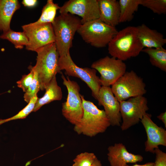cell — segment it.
<instances>
[{
  "mask_svg": "<svg viewBox=\"0 0 166 166\" xmlns=\"http://www.w3.org/2000/svg\"></svg>",
  "mask_w": 166,
  "mask_h": 166,
  "instance_id": "34",
  "label": "cell"
},
{
  "mask_svg": "<svg viewBox=\"0 0 166 166\" xmlns=\"http://www.w3.org/2000/svg\"><path fill=\"white\" fill-rule=\"evenodd\" d=\"M154 153L156 158L153 166H166V153L158 148L155 149Z\"/></svg>",
  "mask_w": 166,
  "mask_h": 166,
  "instance_id": "29",
  "label": "cell"
},
{
  "mask_svg": "<svg viewBox=\"0 0 166 166\" xmlns=\"http://www.w3.org/2000/svg\"><path fill=\"white\" fill-rule=\"evenodd\" d=\"M149 57L151 64L162 71H166V49L163 47L157 48H146L142 51Z\"/></svg>",
  "mask_w": 166,
  "mask_h": 166,
  "instance_id": "21",
  "label": "cell"
},
{
  "mask_svg": "<svg viewBox=\"0 0 166 166\" xmlns=\"http://www.w3.org/2000/svg\"><path fill=\"white\" fill-rule=\"evenodd\" d=\"M151 114L146 113L140 120L145 129L147 140L145 142V151L154 154L159 145L166 146V130L158 126L151 119Z\"/></svg>",
  "mask_w": 166,
  "mask_h": 166,
  "instance_id": "13",
  "label": "cell"
},
{
  "mask_svg": "<svg viewBox=\"0 0 166 166\" xmlns=\"http://www.w3.org/2000/svg\"><path fill=\"white\" fill-rule=\"evenodd\" d=\"M98 102L99 105L104 107L111 125L120 126L122 121L120 102L114 96L110 86H101Z\"/></svg>",
  "mask_w": 166,
  "mask_h": 166,
  "instance_id": "14",
  "label": "cell"
},
{
  "mask_svg": "<svg viewBox=\"0 0 166 166\" xmlns=\"http://www.w3.org/2000/svg\"><path fill=\"white\" fill-rule=\"evenodd\" d=\"M119 23L131 21L140 5V0H119Z\"/></svg>",
  "mask_w": 166,
  "mask_h": 166,
  "instance_id": "20",
  "label": "cell"
},
{
  "mask_svg": "<svg viewBox=\"0 0 166 166\" xmlns=\"http://www.w3.org/2000/svg\"><path fill=\"white\" fill-rule=\"evenodd\" d=\"M0 38L8 40L18 49H22L28 43V38L23 32H16L11 29L3 33L0 36Z\"/></svg>",
  "mask_w": 166,
  "mask_h": 166,
  "instance_id": "23",
  "label": "cell"
},
{
  "mask_svg": "<svg viewBox=\"0 0 166 166\" xmlns=\"http://www.w3.org/2000/svg\"><path fill=\"white\" fill-rule=\"evenodd\" d=\"M36 65L40 90H45L53 77L61 73L58 66L59 56L55 42L37 49Z\"/></svg>",
  "mask_w": 166,
  "mask_h": 166,
  "instance_id": "4",
  "label": "cell"
},
{
  "mask_svg": "<svg viewBox=\"0 0 166 166\" xmlns=\"http://www.w3.org/2000/svg\"><path fill=\"white\" fill-rule=\"evenodd\" d=\"M81 24L79 18L70 14H61L55 18L52 25L59 57L69 53L74 35Z\"/></svg>",
  "mask_w": 166,
  "mask_h": 166,
  "instance_id": "3",
  "label": "cell"
},
{
  "mask_svg": "<svg viewBox=\"0 0 166 166\" xmlns=\"http://www.w3.org/2000/svg\"><path fill=\"white\" fill-rule=\"evenodd\" d=\"M157 118L162 121L164 124L165 128H166V112L161 113L157 116Z\"/></svg>",
  "mask_w": 166,
  "mask_h": 166,
  "instance_id": "31",
  "label": "cell"
},
{
  "mask_svg": "<svg viewBox=\"0 0 166 166\" xmlns=\"http://www.w3.org/2000/svg\"><path fill=\"white\" fill-rule=\"evenodd\" d=\"M91 166H102V164L101 161L97 158Z\"/></svg>",
  "mask_w": 166,
  "mask_h": 166,
  "instance_id": "33",
  "label": "cell"
},
{
  "mask_svg": "<svg viewBox=\"0 0 166 166\" xmlns=\"http://www.w3.org/2000/svg\"><path fill=\"white\" fill-rule=\"evenodd\" d=\"M22 28L28 40V44L26 46L28 50L35 51L41 47L55 42V34L51 23H32L24 25Z\"/></svg>",
  "mask_w": 166,
  "mask_h": 166,
  "instance_id": "11",
  "label": "cell"
},
{
  "mask_svg": "<svg viewBox=\"0 0 166 166\" xmlns=\"http://www.w3.org/2000/svg\"><path fill=\"white\" fill-rule=\"evenodd\" d=\"M99 19L105 23L116 27L119 23L120 7L116 0H97Z\"/></svg>",
  "mask_w": 166,
  "mask_h": 166,
  "instance_id": "16",
  "label": "cell"
},
{
  "mask_svg": "<svg viewBox=\"0 0 166 166\" xmlns=\"http://www.w3.org/2000/svg\"><path fill=\"white\" fill-rule=\"evenodd\" d=\"M60 7L58 4L54 3L53 0H47L43 8L40 18L34 23L35 24L47 23L52 24L56 18L57 11L60 9Z\"/></svg>",
  "mask_w": 166,
  "mask_h": 166,
  "instance_id": "22",
  "label": "cell"
},
{
  "mask_svg": "<svg viewBox=\"0 0 166 166\" xmlns=\"http://www.w3.org/2000/svg\"><path fill=\"white\" fill-rule=\"evenodd\" d=\"M45 90V92L43 96L38 98L33 112L37 111L43 105L53 101L61 99L62 90L57 84L56 75L53 77Z\"/></svg>",
  "mask_w": 166,
  "mask_h": 166,
  "instance_id": "19",
  "label": "cell"
},
{
  "mask_svg": "<svg viewBox=\"0 0 166 166\" xmlns=\"http://www.w3.org/2000/svg\"><path fill=\"white\" fill-rule=\"evenodd\" d=\"M30 73L28 74L23 75L21 79L17 82V86L25 92L31 84L34 77V72L31 66L29 67Z\"/></svg>",
  "mask_w": 166,
  "mask_h": 166,
  "instance_id": "28",
  "label": "cell"
},
{
  "mask_svg": "<svg viewBox=\"0 0 166 166\" xmlns=\"http://www.w3.org/2000/svg\"><path fill=\"white\" fill-rule=\"evenodd\" d=\"M83 114L80 121L74 125L73 130L78 134L92 137L105 132L111 125L104 110L99 109L92 102L85 100L80 94Z\"/></svg>",
  "mask_w": 166,
  "mask_h": 166,
  "instance_id": "2",
  "label": "cell"
},
{
  "mask_svg": "<svg viewBox=\"0 0 166 166\" xmlns=\"http://www.w3.org/2000/svg\"><path fill=\"white\" fill-rule=\"evenodd\" d=\"M154 164V162H149L145 164L140 165L138 164H135L133 165H128V164H127L125 166H153Z\"/></svg>",
  "mask_w": 166,
  "mask_h": 166,
  "instance_id": "32",
  "label": "cell"
},
{
  "mask_svg": "<svg viewBox=\"0 0 166 166\" xmlns=\"http://www.w3.org/2000/svg\"><path fill=\"white\" fill-rule=\"evenodd\" d=\"M63 84L66 87L68 94L66 101L62 104V113L64 117L70 123L75 125L81 120L83 114L80 87L76 81L65 77L62 74Z\"/></svg>",
  "mask_w": 166,
  "mask_h": 166,
  "instance_id": "8",
  "label": "cell"
},
{
  "mask_svg": "<svg viewBox=\"0 0 166 166\" xmlns=\"http://www.w3.org/2000/svg\"><path fill=\"white\" fill-rule=\"evenodd\" d=\"M31 66L34 72V77L31 84L25 92L24 96V101L28 103L33 97L37 94L40 90L37 73L34 66Z\"/></svg>",
  "mask_w": 166,
  "mask_h": 166,
  "instance_id": "26",
  "label": "cell"
},
{
  "mask_svg": "<svg viewBox=\"0 0 166 166\" xmlns=\"http://www.w3.org/2000/svg\"><path fill=\"white\" fill-rule=\"evenodd\" d=\"M143 78L132 70L126 72L113 85L112 91L120 102L129 98L143 96L146 93Z\"/></svg>",
  "mask_w": 166,
  "mask_h": 166,
  "instance_id": "7",
  "label": "cell"
},
{
  "mask_svg": "<svg viewBox=\"0 0 166 166\" xmlns=\"http://www.w3.org/2000/svg\"><path fill=\"white\" fill-rule=\"evenodd\" d=\"M36 0H23L22 3L26 7H32L34 6L36 4Z\"/></svg>",
  "mask_w": 166,
  "mask_h": 166,
  "instance_id": "30",
  "label": "cell"
},
{
  "mask_svg": "<svg viewBox=\"0 0 166 166\" xmlns=\"http://www.w3.org/2000/svg\"><path fill=\"white\" fill-rule=\"evenodd\" d=\"M59 10L60 14L69 13L81 17L82 24L100 18L97 0H69Z\"/></svg>",
  "mask_w": 166,
  "mask_h": 166,
  "instance_id": "12",
  "label": "cell"
},
{
  "mask_svg": "<svg viewBox=\"0 0 166 166\" xmlns=\"http://www.w3.org/2000/svg\"><path fill=\"white\" fill-rule=\"evenodd\" d=\"M20 5L17 0H0V31L4 33L10 30V23L15 12Z\"/></svg>",
  "mask_w": 166,
  "mask_h": 166,
  "instance_id": "18",
  "label": "cell"
},
{
  "mask_svg": "<svg viewBox=\"0 0 166 166\" xmlns=\"http://www.w3.org/2000/svg\"><path fill=\"white\" fill-rule=\"evenodd\" d=\"M108 150V159L110 166H125L128 163H136L143 160L141 155L129 152L121 143L109 146Z\"/></svg>",
  "mask_w": 166,
  "mask_h": 166,
  "instance_id": "15",
  "label": "cell"
},
{
  "mask_svg": "<svg viewBox=\"0 0 166 166\" xmlns=\"http://www.w3.org/2000/svg\"><path fill=\"white\" fill-rule=\"evenodd\" d=\"M58 66L60 70H64L66 75L79 78L84 81L91 90L93 97L98 101L99 93L101 85L95 69L78 66L72 59L69 53L59 57Z\"/></svg>",
  "mask_w": 166,
  "mask_h": 166,
  "instance_id": "6",
  "label": "cell"
},
{
  "mask_svg": "<svg viewBox=\"0 0 166 166\" xmlns=\"http://www.w3.org/2000/svg\"><path fill=\"white\" fill-rule=\"evenodd\" d=\"M92 152H85L78 154L73 160L72 166H91L97 158Z\"/></svg>",
  "mask_w": 166,
  "mask_h": 166,
  "instance_id": "27",
  "label": "cell"
},
{
  "mask_svg": "<svg viewBox=\"0 0 166 166\" xmlns=\"http://www.w3.org/2000/svg\"><path fill=\"white\" fill-rule=\"evenodd\" d=\"M140 5L159 15L166 13V0H140Z\"/></svg>",
  "mask_w": 166,
  "mask_h": 166,
  "instance_id": "24",
  "label": "cell"
},
{
  "mask_svg": "<svg viewBox=\"0 0 166 166\" xmlns=\"http://www.w3.org/2000/svg\"><path fill=\"white\" fill-rule=\"evenodd\" d=\"M120 102L122 131L138 123L149 108L147 99L143 96L129 98Z\"/></svg>",
  "mask_w": 166,
  "mask_h": 166,
  "instance_id": "9",
  "label": "cell"
},
{
  "mask_svg": "<svg viewBox=\"0 0 166 166\" xmlns=\"http://www.w3.org/2000/svg\"><path fill=\"white\" fill-rule=\"evenodd\" d=\"M136 27L138 38L144 48L163 47L166 43L164 35L156 30L150 28L144 24Z\"/></svg>",
  "mask_w": 166,
  "mask_h": 166,
  "instance_id": "17",
  "label": "cell"
},
{
  "mask_svg": "<svg viewBox=\"0 0 166 166\" xmlns=\"http://www.w3.org/2000/svg\"><path fill=\"white\" fill-rule=\"evenodd\" d=\"M38 98L37 94L31 99L27 105L17 114L8 118L0 119V125L11 121L26 118L33 112Z\"/></svg>",
  "mask_w": 166,
  "mask_h": 166,
  "instance_id": "25",
  "label": "cell"
},
{
  "mask_svg": "<svg viewBox=\"0 0 166 166\" xmlns=\"http://www.w3.org/2000/svg\"><path fill=\"white\" fill-rule=\"evenodd\" d=\"M118 31L98 19L82 24L77 32L86 43L102 48L108 45Z\"/></svg>",
  "mask_w": 166,
  "mask_h": 166,
  "instance_id": "5",
  "label": "cell"
},
{
  "mask_svg": "<svg viewBox=\"0 0 166 166\" xmlns=\"http://www.w3.org/2000/svg\"><path fill=\"white\" fill-rule=\"evenodd\" d=\"M91 68L100 74L102 86H110L126 72L127 67L123 61L107 56L93 62Z\"/></svg>",
  "mask_w": 166,
  "mask_h": 166,
  "instance_id": "10",
  "label": "cell"
},
{
  "mask_svg": "<svg viewBox=\"0 0 166 166\" xmlns=\"http://www.w3.org/2000/svg\"><path fill=\"white\" fill-rule=\"evenodd\" d=\"M108 53L123 61L137 56L144 47L138 38L136 26L118 31L108 45Z\"/></svg>",
  "mask_w": 166,
  "mask_h": 166,
  "instance_id": "1",
  "label": "cell"
}]
</instances>
